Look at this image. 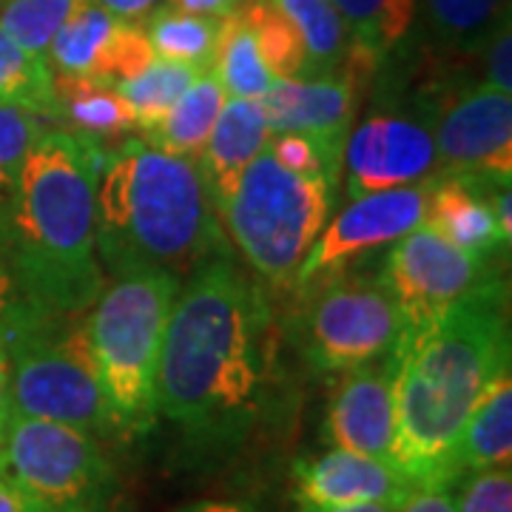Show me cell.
Here are the masks:
<instances>
[{
    "mask_svg": "<svg viewBox=\"0 0 512 512\" xmlns=\"http://www.w3.org/2000/svg\"><path fill=\"white\" fill-rule=\"evenodd\" d=\"M274 319L262 288L228 254L180 285L157 365V416L200 458L231 456L271 402Z\"/></svg>",
    "mask_w": 512,
    "mask_h": 512,
    "instance_id": "1",
    "label": "cell"
},
{
    "mask_svg": "<svg viewBox=\"0 0 512 512\" xmlns=\"http://www.w3.org/2000/svg\"><path fill=\"white\" fill-rule=\"evenodd\" d=\"M393 356V467L416 484L453 481L458 433L487 382L510 367L507 282L487 279L436 319L404 330Z\"/></svg>",
    "mask_w": 512,
    "mask_h": 512,
    "instance_id": "2",
    "label": "cell"
},
{
    "mask_svg": "<svg viewBox=\"0 0 512 512\" xmlns=\"http://www.w3.org/2000/svg\"><path fill=\"white\" fill-rule=\"evenodd\" d=\"M100 163L103 146L72 128H46L26 151L0 225V259L40 316L89 311L103 291L94 245Z\"/></svg>",
    "mask_w": 512,
    "mask_h": 512,
    "instance_id": "3",
    "label": "cell"
},
{
    "mask_svg": "<svg viewBox=\"0 0 512 512\" xmlns=\"http://www.w3.org/2000/svg\"><path fill=\"white\" fill-rule=\"evenodd\" d=\"M97 259L114 276L168 271L177 279L225 251L220 214L200 168L143 140L103 154L94 197Z\"/></svg>",
    "mask_w": 512,
    "mask_h": 512,
    "instance_id": "4",
    "label": "cell"
},
{
    "mask_svg": "<svg viewBox=\"0 0 512 512\" xmlns=\"http://www.w3.org/2000/svg\"><path fill=\"white\" fill-rule=\"evenodd\" d=\"M180 285L168 271H131L114 276L86 311L97 373L123 441L146 436L157 421V365Z\"/></svg>",
    "mask_w": 512,
    "mask_h": 512,
    "instance_id": "5",
    "label": "cell"
},
{
    "mask_svg": "<svg viewBox=\"0 0 512 512\" xmlns=\"http://www.w3.org/2000/svg\"><path fill=\"white\" fill-rule=\"evenodd\" d=\"M336 185L328 174H296L279 165L268 146L245 168L220 217L239 254L268 285L293 291L299 265L330 220Z\"/></svg>",
    "mask_w": 512,
    "mask_h": 512,
    "instance_id": "6",
    "label": "cell"
},
{
    "mask_svg": "<svg viewBox=\"0 0 512 512\" xmlns=\"http://www.w3.org/2000/svg\"><path fill=\"white\" fill-rule=\"evenodd\" d=\"M0 348L12 367L15 416L60 421L100 441H123L97 373L86 311L74 316L32 313Z\"/></svg>",
    "mask_w": 512,
    "mask_h": 512,
    "instance_id": "7",
    "label": "cell"
},
{
    "mask_svg": "<svg viewBox=\"0 0 512 512\" xmlns=\"http://www.w3.org/2000/svg\"><path fill=\"white\" fill-rule=\"evenodd\" d=\"M0 478L52 512H103L114 495V467L103 441L32 416H12L0 439Z\"/></svg>",
    "mask_w": 512,
    "mask_h": 512,
    "instance_id": "8",
    "label": "cell"
},
{
    "mask_svg": "<svg viewBox=\"0 0 512 512\" xmlns=\"http://www.w3.org/2000/svg\"><path fill=\"white\" fill-rule=\"evenodd\" d=\"M404 319L384 282L336 276L313 291L302 322V353L319 373H345L387 359Z\"/></svg>",
    "mask_w": 512,
    "mask_h": 512,
    "instance_id": "9",
    "label": "cell"
},
{
    "mask_svg": "<svg viewBox=\"0 0 512 512\" xmlns=\"http://www.w3.org/2000/svg\"><path fill=\"white\" fill-rule=\"evenodd\" d=\"M493 276L490 256L470 254L421 222L390 245L382 282L402 311L404 330H413Z\"/></svg>",
    "mask_w": 512,
    "mask_h": 512,
    "instance_id": "10",
    "label": "cell"
},
{
    "mask_svg": "<svg viewBox=\"0 0 512 512\" xmlns=\"http://www.w3.org/2000/svg\"><path fill=\"white\" fill-rule=\"evenodd\" d=\"M430 180L402 188L373 191L350 200L345 211L325 222L322 234L299 265L293 291L313 293L319 285L342 276L362 256L390 248L424 222Z\"/></svg>",
    "mask_w": 512,
    "mask_h": 512,
    "instance_id": "11",
    "label": "cell"
},
{
    "mask_svg": "<svg viewBox=\"0 0 512 512\" xmlns=\"http://www.w3.org/2000/svg\"><path fill=\"white\" fill-rule=\"evenodd\" d=\"M441 174L484 183L512 180V94L487 83L447 92L427 106Z\"/></svg>",
    "mask_w": 512,
    "mask_h": 512,
    "instance_id": "12",
    "label": "cell"
},
{
    "mask_svg": "<svg viewBox=\"0 0 512 512\" xmlns=\"http://www.w3.org/2000/svg\"><path fill=\"white\" fill-rule=\"evenodd\" d=\"M342 171L348 200L433 180L439 157L427 111H376L362 126L350 128Z\"/></svg>",
    "mask_w": 512,
    "mask_h": 512,
    "instance_id": "13",
    "label": "cell"
},
{
    "mask_svg": "<svg viewBox=\"0 0 512 512\" xmlns=\"http://www.w3.org/2000/svg\"><path fill=\"white\" fill-rule=\"evenodd\" d=\"M367 74L342 63L336 74L322 77H296L274 80L262 94V109L271 134L293 131L308 137L339 174H342V151L348 143L359 89Z\"/></svg>",
    "mask_w": 512,
    "mask_h": 512,
    "instance_id": "14",
    "label": "cell"
},
{
    "mask_svg": "<svg viewBox=\"0 0 512 512\" xmlns=\"http://www.w3.org/2000/svg\"><path fill=\"white\" fill-rule=\"evenodd\" d=\"M154 60L146 26L114 18L103 6L89 3L49 43L46 63L55 74L86 77L103 86H117L140 74Z\"/></svg>",
    "mask_w": 512,
    "mask_h": 512,
    "instance_id": "15",
    "label": "cell"
},
{
    "mask_svg": "<svg viewBox=\"0 0 512 512\" xmlns=\"http://www.w3.org/2000/svg\"><path fill=\"white\" fill-rule=\"evenodd\" d=\"M416 481L379 458L359 456L330 447L322 456L293 461L291 495L299 512L353 507V504H393L402 507Z\"/></svg>",
    "mask_w": 512,
    "mask_h": 512,
    "instance_id": "16",
    "label": "cell"
},
{
    "mask_svg": "<svg viewBox=\"0 0 512 512\" xmlns=\"http://www.w3.org/2000/svg\"><path fill=\"white\" fill-rule=\"evenodd\" d=\"M393 356L387 362L353 367L342 373V382L330 396L325 416V441L336 450H348L393 464Z\"/></svg>",
    "mask_w": 512,
    "mask_h": 512,
    "instance_id": "17",
    "label": "cell"
},
{
    "mask_svg": "<svg viewBox=\"0 0 512 512\" xmlns=\"http://www.w3.org/2000/svg\"><path fill=\"white\" fill-rule=\"evenodd\" d=\"M268 137H271V131H268L262 100L225 97L220 117L197 157L202 183L208 188V197L214 202L217 214L237 191L239 177L245 174V168L254 163V157L262 148L268 146Z\"/></svg>",
    "mask_w": 512,
    "mask_h": 512,
    "instance_id": "18",
    "label": "cell"
},
{
    "mask_svg": "<svg viewBox=\"0 0 512 512\" xmlns=\"http://www.w3.org/2000/svg\"><path fill=\"white\" fill-rule=\"evenodd\" d=\"M493 185L501 183H484L461 174L433 177L427 191L424 222L470 254L495 256L501 248L507 251L510 239L501 234L490 202Z\"/></svg>",
    "mask_w": 512,
    "mask_h": 512,
    "instance_id": "19",
    "label": "cell"
},
{
    "mask_svg": "<svg viewBox=\"0 0 512 512\" xmlns=\"http://www.w3.org/2000/svg\"><path fill=\"white\" fill-rule=\"evenodd\" d=\"M512 461V373L501 367L478 396L453 450V473L510 467Z\"/></svg>",
    "mask_w": 512,
    "mask_h": 512,
    "instance_id": "20",
    "label": "cell"
},
{
    "mask_svg": "<svg viewBox=\"0 0 512 512\" xmlns=\"http://www.w3.org/2000/svg\"><path fill=\"white\" fill-rule=\"evenodd\" d=\"M52 80H55L57 120H66L77 134L106 146L131 128H137L131 109L114 86L55 72Z\"/></svg>",
    "mask_w": 512,
    "mask_h": 512,
    "instance_id": "21",
    "label": "cell"
},
{
    "mask_svg": "<svg viewBox=\"0 0 512 512\" xmlns=\"http://www.w3.org/2000/svg\"><path fill=\"white\" fill-rule=\"evenodd\" d=\"M225 89L214 69L205 72L180 94V100L168 109L157 126L146 131V140L151 146L163 148L168 154L188 157L197 163L202 146L211 134V128L220 117L222 103H225Z\"/></svg>",
    "mask_w": 512,
    "mask_h": 512,
    "instance_id": "22",
    "label": "cell"
},
{
    "mask_svg": "<svg viewBox=\"0 0 512 512\" xmlns=\"http://www.w3.org/2000/svg\"><path fill=\"white\" fill-rule=\"evenodd\" d=\"M308 52V77L336 74L350 49V29L333 0H274Z\"/></svg>",
    "mask_w": 512,
    "mask_h": 512,
    "instance_id": "23",
    "label": "cell"
},
{
    "mask_svg": "<svg viewBox=\"0 0 512 512\" xmlns=\"http://www.w3.org/2000/svg\"><path fill=\"white\" fill-rule=\"evenodd\" d=\"M211 69L220 77L222 89L228 97H254V100H259L271 89L274 77L268 74L262 57H259L256 40L242 9H234V12L220 18Z\"/></svg>",
    "mask_w": 512,
    "mask_h": 512,
    "instance_id": "24",
    "label": "cell"
},
{
    "mask_svg": "<svg viewBox=\"0 0 512 512\" xmlns=\"http://www.w3.org/2000/svg\"><path fill=\"white\" fill-rule=\"evenodd\" d=\"M0 106L57 120L55 80L46 57L32 55L0 26Z\"/></svg>",
    "mask_w": 512,
    "mask_h": 512,
    "instance_id": "25",
    "label": "cell"
},
{
    "mask_svg": "<svg viewBox=\"0 0 512 512\" xmlns=\"http://www.w3.org/2000/svg\"><path fill=\"white\" fill-rule=\"evenodd\" d=\"M202 72L205 69L191 66V63H177V60L154 57L143 72L128 77L123 83H117L114 89L126 100V106L131 109V117H134L137 128L151 131L168 114V109L180 100V94Z\"/></svg>",
    "mask_w": 512,
    "mask_h": 512,
    "instance_id": "26",
    "label": "cell"
},
{
    "mask_svg": "<svg viewBox=\"0 0 512 512\" xmlns=\"http://www.w3.org/2000/svg\"><path fill=\"white\" fill-rule=\"evenodd\" d=\"M333 6L348 23L350 46L376 63L402 43L416 18V0H333Z\"/></svg>",
    "mask_w": 512,
    "mask_h": 512,
    "instance_id": "27",
    "label": "cell"
},
{
    "mask_svg": "<svg viewBox=\"0 0 512 512\" xmlns=\"http://www.w3.org/2000/svg\"><path fill=\"white\" fill-rule=\"evenodd\" d=\"M217 32H220V18L191 15L174 6H163L160 12H154L146 26L154 57L191 63L200 69H211L214 63Z\"/></svg>",
    "mask_w": 512,
    "mask_h": 512,
    "instance_id": "28",
    "label": "cell"
},
{
    "mask_svg": "<svg viewBox=\"0 0 512 512\" xmlns=\"http://www.w3.org/2000/svg\"><path fill=\"white\" fill-rule=\"evenodd\" d=\"M242 15L251 26L259 57L274 80H296L308 77V52L285 12L274 0H245Z\"/></svg>",
    "mask_w": 512,
    "mask_h": 512,
    "instance_id": "29",
    "label": "cell"
},
{
    "mask_svg": "<svg viewBox=\"0 0 512 512\" xmlns=\"http://www.w3.org/2000/svg\"><path fill=\"white\" fill-rule=\"evenodd\" d=\"M430 29L450 52H481L495 26L507 18L504 0H424Z\"/></svg>",
    "mask_w": 512,
    "mask_h": 512,
    "instance_id": "30",
    "label": "cell"
},
{
    "mask_svg": "<svg viewBox=\"0 0 512 512\" xmlns=\"http://www.w3.org/2000/svg\"><path fill=\"white\" fill-rule=\"evenodd\" d=\"M92 0H6L0 6V26L32 55L46 57L49 43L83 12Z\"/></svg>",
    "mask_w": 512,
    "mask_h": 512,
    "instance_id": "31",
    "label": "cell"
},
{
    "mask_svg": "<svg viewBox=\"0 0 512 512\" xmlns=\"http://www.w3.org/2000/svg\"><path fill=\"white\" fill-rule=\"evenodd\" d=\"M46 117L15 106H0V225L18 191L26 151L46 131Z\"/></svg>",
    "mask_w": 512,
    "mask_h": 512,
    "instance_id": "32",
    "label": "cell"
},
{
    "mask_svg": "<svg viewBox=\"0 0 512 512\" xmlns=\"http://www.w3.org/2000/svg\"><path fill=\"white\" fill-rule=\"evenodd\" d=\"M456 512H512L510 467L467 473L458 481Z\"/></svg>",
    "mask_w": 512,
    "mask_h": 512,
    "instance_id": "33",
    "label": "cell"
},
{
    "mask_svg": "<svg viewBox=\"0 0 512 512\" xmlns=\"http://www.w3.org/2000/svg\"><path fill=\"white\" fill-rule=\"evenodd\" d=\"M268 151L274 154V160L285 168H291L296 174H328L330 180H339L342 174L325 160V154L313 146L308 137L282 131L268 137Z\"/></svg>",
    "mask_w": 512,
    "mask_h": 512,
    "instance_id": "34",
    "label": "cell"
},
{
    "mask_svg": "<svg viewBox=\"0 0 512 512\" xmlns=\"http://www.w3.org/2000/svg\"><path fill=\"white\" fill-rule=\"evenodd\" d=\"M484 55V80L487 86H493L498 92L512 94V29L510 15L495 26V32L487 37V43L481 46Z\"/></svg>",
    "mask_w": 512,
    "mask_h": 512,
    "instance_id": "35",
    "label": "cell"
},
{
    "mask_svg": "<svg viewBox=\"0 0 512 512\" xmlns=\"http://www.w3.org/2000/svg\"><path fill=\"white\" fill-rule=\"evenodd\" d=\"M32 308L26 305L23 293H20L15 276L9 271V265L0 259V345L3 339L18 328L20 322H26L32 316Z\"/></svg>",
    "mask_w": 512,
    "mask_h": 512,
    "instance_id": "36",
    "label": "cell"
},
{
    "mask_svg": "<svg viewBox=\"0 0 512 512\" xmlns=\"http://www.w3.org/2000/svg\"><path fill=\"white\" fill-rule=\"evenodd\" d=\"M456 487L453 481H427L416 484L399 512H456Z\"/></svg>",
    "mask_w": 512,
    "mask_h": 512,
    "instance_id": "37",
    "label": "cell"
},
{
    "mask_svg": "<svg viewBox=\"0 0 512 512\" xmlns=\"http://www.w3.org/2000/svg\"><path fill=\"white\" fill-rule=\"evenodd\" d=\"M0 512H52L35 501L32 495L18 490L15 484H9L6 478H0Z\"/></svg>",
    "mask_w": 512,
    "mask_h": 512,
    "instance_id": "38",
    "label": "cell"
},
{
    "mask_svg": "<svg viewBox=\"0 0 512 512\" xmlns=\"http://www.w3.org/2000/svg\"><path fill=\"white\" fill-rule=\"evenodd\" d=\"M177 512H262L245 498H197L188 501Z\"/></svg>",
    "mask_w": 512,
    "mask_h": 512,
    "instance_id": "39",
    "label": "cell"
},
{
    "mask_svg": "<svg viewBox=\"0 0 512 512\" xmlns=\"http://www.w3.org/2000/svg\"><path fill=\"white\" fill-rule=\"evenodd\" d=\"M168 6L183 9L191 15H208V18H222L242 6V0H168Z\"/></svg>",
    "mask_w": 512,
    "mask_h": 512,
    "instance_id": "40",
    "label": "cell"
},
{
    "mask_svg": "<svg viewBox=\"0 0 512 512\" xmlns=\"http://www.w3.org/2000/svg\"><path fill=\"white\" fill-rule=\"evenodd\" d=\"M12 416H15V407H12V367H9L6 350L0 348V439H3Z\"/></svg>",
    "mask_w": 512,
    "mask_h": 512,
    "instance_id": "41",
    "label": "cell"
},
{
    "mask_svg": "<svg viewBox=\"0 0 512 512\" xmlns=\"http://www.w3.org/2000/svg\"><path fill=\"white\" fill-rule=\"evenodd\" d=\"M97 6H103L106 12H111L114 18L123 20H137L148 15L160 0H92Z\"/></svg>",
    "mask_w": 512,
    "mask_h": 512,
    "instance_id": "42",
    "label": "cell"
},
{
    "mask_svg": "<svg viewBox=\"0 0 512 512\" xmlns=\"http://www.w3.org/2000/svg\"><path fill=\"white\" fill-rule=\"evenodd\" d=\"M308 512H399V507H393V504H353V507H328V510Z\"/></svg>",
    "mask_w": 512,
    "mask_h": 512,
    "instance_id": "43",
    "label": "cell"
},
{
    "mask_svg": "<svg viewBox=\"0 0 512 512\" xmlns=\"http://www.w3.org/2000/svg\"><path fill=\"white\" fill-rule=\"evenodd\" d=\"M3 3H6V0H0V6H3Z\"/></svg>",
    "mask_w": 512,
    "mask_h": 512,
    "instance_id": "44",
    "label": "cell"
}]
</instances>
